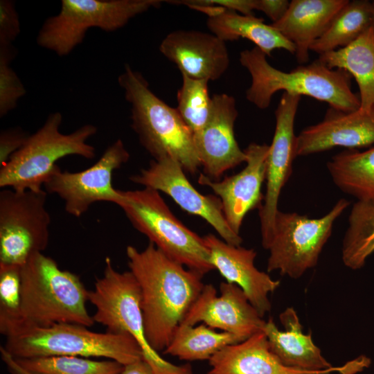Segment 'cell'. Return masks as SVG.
<instances>
[{"mask_svg": "<svg viewBox=\"0 0 374 374\" xmlns=\"http://www.w3.org/2000/svg\"><path fill=\"white\" fill-rule=\"evenodd\" d=\"M15 52L10 46H0V116L14 109L26 90L10 63Z\"/></svg>", "mask_w": 374, "mask_h": 374, "instance_id": "d6a6232c", "label": "cell"}, {"mask_svg": "<svg viewBox=\"0 0 374 374\" xmlns=\"http://www.w3.org/2000/svg\"><path fill=\"white\" fill-rule=\"evenodd\" d=\"M279 319L285 330H280L269 318L263 331L271 351L283 364L312 371L332 367L313 342L311 333H303L299 318L293 308H286L280 314Z\"/></svg>", "mask_w": 374, "mask_h": 374, "instance_id": "cb8c5ba5", "label": "cell"}, {"mask_svg": "<svg viewBox=\"0 0 374 374\" xmlns=\"http://www.w3.org/2000/svg\"><path fill=\"white\" fill-rule=\"evenodd\" d=\"M84 326L61 323L21 329L6 337L5 350L15 358L48 356L103 357L126 365L143 358L127 333L96 332Z\"/></svg>", "mask_w": 374, "mask_h": 374, "instance_id": "5b68a950", "label": "cell"}, {"mask_svg": "<svg viewBox=\"0 0 374 374\" xmlns=\"http://www.w3.org/2000/svg\"><path fill=\"white\" fill-rule=\"evenodd\" d=\"M130 271L141 290V308L146 339L163 351L202 292L203 274L171 259L153 243L139 251L129 245Z\"/></svg>", "mask_w": 374, "mask_h": 374, "instance_id": "6da1fadb", "label": "cell"}, {"mask_svg": "<svg viewBox=\"0 0 374 374\" xmlns=\"http://www.w3.org/2000/svg\"><path fill=\"white\" fill-rule=\"evenodd\" d=\"M241 341L231 333L217 332L204 323L197 326L181 323L163 352L181 360H209L224 347Z\"/></svg>", "mask_w": 374, "mask_h": 374, "instance_id": "4316f807", "label": "cell"}, {"mask_svg": "<svg viewBox=\"0 0 374 374\" xmlns=\"http://www.w3.org/2000/svg\"><path fill=\"white\" fill-rule=\"evenodd\" d=\"M118 82L130 105L132 128L154 160L171 157L184 171L195 174L201 167L193 134L176 108L157 96L143 75L125 65Z\"/></svg>", "mask_w": 374, "mask_h": 374, "instance_id": "277c9868", "label": "cell"}, {"mask_svg": "<svg viewBox=\"0 0 374 374\" xmlns=\"http://www.w3.org/2000/svg\"><path fill=\"white\" fill-rule=\"evenodd\" d=\"M301 96L283 92L275 111L276 125L266 159V192L259 209L262 245L267 249L273 236L280 193L292 172L296 157L294 121Z\"/></svg>", "mask_w": 374, "mask_h": 374, "instance_id": "5bb4252c", "label": "cell"}, {"mask_svg": "<svg viewBox=\"0 0 374 374\" xmlns=\"http://www.w3.org/2000/svg\"><path fill=\"white\" fill-rule=\"evenodd\" d=\"M88 300L96 309L92 316L94 322L106 327L107 331L130 335L140 346L143 359L156 374H193L188 364L179 366L166 361L149 344L141 308L140 287L130 270L117 271L107 257L103 274L96 278Z\"/></svg>", "mask_w": 374, "mask_h": 374, "instance_id": "ba28073f", "label": "cell"}, {"mask_svg": "<svg viewBox=\"0 0 374 374\" xmlns=\"http://www.w3.org/2000/svg\"><path fill=\"white\" fill-rule=\"evenodd\" d=\"M332 181L357 200H374V146L364 151L346 150L327 163Z\"/></svg>", "mask_w": 374, "mask_h": 374, "instance_id": "484cf974", "label": "cell"}, {"mask_svg": "<svg viewBox=\"0 0 374 374\" xmlns=\"http://www.w3.org/2000/svg\"><path fill=\"white\" fill-rule=\"evenodd\" d=\"M238 112L234 98L226 93L212 96L211 111L205 126L193 134L195 150L204 175L217 180L225 172L246 162L247 154L235 139L234 124Z\"/></svg>", "mask_w": 374, "mask_h": 374, "instance_id": "2e32d148", "label": "cell"}, {"mask_svg": "<svg viewBox=\"0 0 374 374\" xmlns=\"http://www.w3.org/2000/svg\"><path fill=\"white\" fill-rule=\"evenodd\" d=\"M21 268L0 263V332L6 337L21 324Z\"/></svg>", "mask_w": 374, "mask_h": 374, "instance_id": "1f68e13d", "label": "cell"}, {"mask_svg": "<svg viewBox=\"0 0 374 374\" xmlns=\"http://www.w3.org/2000/svg\"><path fill=\"white\" fill-rule=\"evenodd\" d=\"M374 145V109L345 112L330 107L323 120L303 130L296 138V157L337 147L347 150Z\"/></svg>", "mask_w": 374, "mask_h": 374, "instance_id": "d6986e66", "label": "cell"}, {"mask_svg": "<svg viewBox=\"0 0 374 374\" xmlns=\"http://www.w3.org/2000/svg\"><path fill=\"white\" fill-rule=\"evenodd\" d=\"M372 25L374 26V1H371Z\"/></svg>", "mask_w": 374, "mask_h": 374, "instance_id": "ab89813d", "label": "cell"}, {"mask_svg": "<svg viewBox=\"0 0 374 374\" xmlns=\"http://www.w3.org/2000/svg\"><path fill=\"white\" fill-rule=\"evenodd\" d=\"M184 2L219 6L244 15H253V11L255 10V0H190Z\"/></svg>", "mask_w": 374, "mask_h": 374, "instance_id": "d590c367", "label": "cell"}, {"mask_svg": "<svg viewBox=\"0 0 374 374\" xmlns=\"http://www.w3.org/2000/svg\"><path fill=\"white\" fill-rule=\"evenodd\" d=\"M130 153L121 139L108 146L99 159L79 172L62 171L57 166L44 186L47 193L55 194L64 202L69 215L80 217L98 202L118 204L121 190L112 185L114 172L126 163Z\"/></svg>", "mask_w": 374, "mask_h": 374, "instance_id": "7c38bea8", "label": "cell"}, {"mask_svg": "<svg viewBox=\"0 0 374 374\" xmlns=\"http://www.w3.org/2000/svg\"><path fill=\"white\" fill-rule=\"evenodd\" d=\"M374 252V200H357L348 217L341 259L345 266L359 269Z\"/></svg>", "mask_w": 374, "mask_h": 374, "instance_id": "f1b7e54d", "label": "cell"}, {"mask_svg": "<svg viewBox=\"0 0 374 374\" xmlns=\"http://www.w3.org/2000/svg\"><path fill=\"white\" fill-rule=\"evenodd\" d=\"M20 33L19 16L10 0L0 1V46H10Z\"/></svg>", "mask_w": 374, "mask_h": 374, "instance_id": "836d02e7", "label": "cell"}, {"mask_svg": "<svg viewBox=\"0 0 374 374\" xmlns=\"http://www.w3.org/2000/svg\"><path fill=\"white\" fill-rule=\"evenodd\" d=\"M30 134L21 127L3 130L0 134V168L26 143Z\"/></svg>", "mask_w": 374, "mask_h": 374, "instance_id": "e575fe53", "label": "cell"}, {"mask_svg": "<svg viewBox=\"0 0 374 374\" xmlns=\"http://www.w3.org/2000/svg\"><path fill=\"white\" fill-rule=\"evenodd\" d=\"M182 84L177 92L179 114L193 134L206 124L211 111L212 97L208 93V80L195 79L181 74Z\"/></svg>", "mask_w": 374, "mask_h": 374, "instance_id": "4dcf8cb0", "label": "cell"}, {"mask_svg": "<svg viewBox=\"0 0 374 374\" xmlns=\"http://www.w3.org/2000/svg\"><path fill=\"white\" fill-rule=\"evenodd\" d=\"M318 60L330 69L344 70L359 88V109H374V26H370L348 46L319 55Z\"/></svg>", "mask_w": 374, "mask_h": 374, "instance_id": "d4e9b609", "label": "cell"}, {"mask_svg": "<svg viewBox=\"0 0 374 374\" xmlns=\"http://www.w3.org/2000/svg\"><path fill=\"white\" fill-rule=\"evenodd\" d=\"M121 193L118 206L150 242L186 268L203 275L214 269L204 238L175 216L159 192L143 187Z\"/></svg>", "mask_w": 374, "mask_h": 374, "instance_id": "52a82bcc", "label": "cell"}, {"mask_svg": "<svg viewBox=\"0 0 374 374\" xmlns=\"http://www.w3.org/2000/svg\"><path fill=\"white\" fill-rule=\"evenodd\" d=\"M62 121L60 112L50 114L43 125L29 135L24 145L0 168L1 188L41 190L58 160L71 155L95 157V148L87 141L96 134V127L86 124L63 134Z\"/></svg>", "mask_w": 374, "mask_h": 374, "instance_id": "8992f818", "label": "cell"}, {"mask_svg": "<svg viewBox=\"0 0 374 374\" xmlns=\"http://www.w3.org/2000/svg\"><path fill=\"white\" fill-rule=\"evenodd\" d=\"M0 353L1 359L10 374H32L21 367L15 357L5 350L3 346L0 347Z\"/></svg>", "mask_w": 374, "mask_h": 374, "instance_id": "f35d334b", "label": "cell"}, {"mask_svg": "<svg viewBox=\"0 0 374 374\" xmlns=\"http://www.w3.org/2000/svg\"><path fill=\"white\" fill-rule=\"evenodd\" d=\"M207 374H354L362 371L365 364L361 358L343 366L321 371H305L285 366L271 351L265 333L259 331L247 339L229 345L209 360Z\"/></svg>", "mask_w": 374, "mask_h": 374, "instance_id": "ac0fdd59", "label": "cell"}, {"mask_svg": "<svg viewBox=\"0 0 374 374\" xmlns=\"http://www.w3.org/2000/svg\"><path fill=\"white\" fill-rule=\"evenodd\" d=\"M349 205V201L340 199L319 218L278 211L267 249L269 252L267 271H278L281 275L299 278L314 267L332 234L335 222Z\"/></svg>", "mask_w": 374, "mask_h": 374, "instance_id": "30bf717a", "label": "cell"}, {"mask_svg": "<svg viewBox=\"0 0 374 374\" xmlns=\"http://www.w3.org/2000/svg\"><path fill=\"white\" fill-rule=\"evenodd\" d=\"M220 295L215 287L205 285L181 323L195 326L203 322L208 327L231 333L242 341L263 330L266 321L251 305L238 285L222 282Z\"/></svg>", "mask_w": 374, "mask_h": 374, "instance_id": "9a60e30c", "label": "cell"}, {"mask_svg": "<svg viewBox=\"0 0 374 374\" xmlns=\"http://www.w3.org/2000/svg\"><path fill=\"white\" fill-rule=\"evenodd\" d=\"M372 26L371 2L348 1L334 17L310 50L319 55L345 47Z\"/></svg>", "mask_w": 374, "mask_h": 374, "instance_id": "83f0119b", "label": "cell"}, {"mask_svg": "<svg viewBox=\"0 0 374 374\" xmlns=\"http://www.w3.org/2000/svg\"><path fill=\"white\" fill-rule=\"evenodd\" d=\"M161 3L158 0H62L59 13L43 24L37 42L64 56L83 41L89 28L114 31Z\"/></svg>", "mask_w": 374, "mask_h": 374, "instance_id": "9c48e42d", "label": "cell"}, {"mask_svg": "<svg viewBox=\"0 0 374 374\" xmlns=\"http://www.w3.org/2000/svg\"><path fill=\"white\" fill-rule=\"evenodd\" d=\"M120 374H156L150 364L143 358L124 366Z\"/></svg>", "mask_w": 374, "mask_h": 374, "instance_id": "74e56055", "label": "cell"}, {"mask_svg": "<svg viewBox=\"0 0 374 374\" xmlns=\"http://www.w3.org/2000/svg\"><path fill=\"white\" fill-rule=\"evenodd\" d=\"M348 0H292L284 16L271 25L296 47L300 64L309 60L311 45L326 30Z\"/></svg>", "mask_w": 374, "mask_h": 374, "instance_id": "7402d4cb", "label": "cell"}, {"mask_svg": "<svg viewBox=\"0 0 374 374\" xmlns=\"http://www.w3.org/2000/svg\"><path fill=\"white\" fill-rule=\"evenodd\" d=\"M186 6L206 14L207 27L211 33L225 42L242 37L253 42L267 56L275 49H284L295 54L294 44L271 24H265L262 18L242 15L219 6L192 3Z\"/></svg>", "mask_w": 374, "mask_h": 374, "instance_id": "603a6c76", "label": "cell"}, {"mask_svg": "<svg viewBox=\"0 0 374 374\" xmlns=\"http://www.w3.org/2000/svg\"><path fill=\"white\" fill-rule=\"evenodd\" d=\"M256 46L240 53V62L251 77L246 98L258 108L267 109L273 95L280 90L308 96L345 112L360 107L359 97L351 89V75L344 70L330 69L319 60L285 72L271 66Z\"/></svg>", "mask_w": 374, "mask_h": 374, "instance_id": "7a4b0ae2", "label": "cell"}, {"mask_svg": "<svg viewBox=\"0 0 374 374\" xmlns=\"http://www.w3.org/2000/svg\"><path fill=\"white\" fill-rule=\"evenodd\" d=\"M159 51L181 74L195 79L216 80L229 65L226 42L199 30L172 31L161 42Z\"/></svg>", "mask_w": 374, "mask_h": 374, "instance_id": "44dd1931", "label": "cell"}, {"mask_svg": "<svg viewBox=\"0 0 374 374\" xmlns=\"http://www.w3.org/2000/svg\"><path fill=\"white\" fill-rule=\"evenodd\" d=\"M15 359L32 374H120L124 367L114 360H93L78 356Z\"/></svg>", "mask_w": 374, "mask_h": 374, "instance_id": "f546056e", "label": "cell"}, {"mask_svg": "<svg viewBox=\"0 0 374 374\" xmlns=\"http://www.w3.org/2000/svg\"><path fill=\"white\" fill-rule=\"evenodd\" d=\"M269 145L250 143L244 150L246 166L238 173L213 180L200 174L198 182L210 188L221 201L225 219L231 229L240 235L246 215L261 208L264 195L261 188L266 179V159Z\"/></svg>", "mask_w": 374, "mask_h": 374, "instance_id": "e0dca14e", "label": "cell"}, {"mask_svg": "<svg viewBox=\"0 0 374 374\" xmlns=\"http://www.w3.org/2000/svg\"><path fill=\"white\" fill-rule=\"evenodd\" d=\"M289 5L290 2L287 0H255V10L264 12L273 23L284 16Z\"/></svg>", "mask_w": 374, "mask_h": 374, "instance_id": "8d00e7d4", "label": "cell"}, {"mask_svg": "<svg viewBox=\"0 0 374 374\" xmlns=\"http://www.w3.org/2000/svg\"><path fill=\"white\" fill-rule=\"evenodd\" d=\"M181 165L171 157L152 160L149 166L131 175L132 182L163 192L188 213L208 223L226 242L240 246L241 236L228 224L218 197L200 193L187 179Z\"/></svg>", "mask_w": 374, "mask_h": 374, "instance_id": "4fadbf2b", "label": "cell"}, {"mask_svg": "<svg viewBox=\"0 0 374 374\" xmlns=\"http://www.w3.org/2000/svg\"><path fill=\"white\" fill-rule=\"evenodd\" d=\"M44 190L0 192V263L24 265L49 242L51 216Z\"/></svg>", "mask_w": 374, "mask_h": 374, "instance_id": "8fae6325", "label": "cell"}, {"mask_svg": "<svg viewBox=\"0 0 374 374\" xmlns=\"http://www.w3.org/2000/svg\"><path fill=\"white\" fill-rule=\"evenodd\" d=\"M21 274V321L13 333L61 323L88 328L94 324L87 308L89 290L78 275L60 269L42 252L34 254L22 265Z\"/></svg>", "mask_w": 374, "mask_h": 374, "instance_id": "3957f363", "label": "cell"}, {"mask_svg": "<svg viewBox=\"0 0 374 374\" xmlns=\"http://www.w3.org/2000/svg\"><path fill=\"white\" fill-rule=\"evenodd\" d=\"M203 238L214 269L219 271L226 282L240 287L263 317L271 308L269 294L278 287L280 281L256 267L257 253L253 249L230 244L211 233Z\"/></svg>", "mask_w": 374, "mask_h": 374, "instance_id": "ffe728a7", "label": "cell"}]
</instances>
